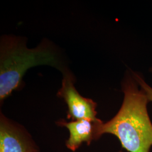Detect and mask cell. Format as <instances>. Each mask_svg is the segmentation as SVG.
Wrapping results in <instances>:
<instances>
[{"mask_svg":"<svg viewBox=\"0 0 152 152\" xmlns=\"http://www.w3.org/2000/svg\"><path fill=\"white\" fill-rule=\"evenodd\" d=\"M131 73L122 83L124 94L120 110L99 128L100 136L112 134L117 137L129 152H149L152 147V123L148 112L149 100Z\"/></svg>","mask_w":152,"mask_h":152,"instance_id":"obj_1","label":"cell"},{"mask_svg":"<svg viewBox=\"0 0 152 152\" xmlns=\"http://www.w3.org/2000/svg\"><path fill=\"white\" fill-rule=\"evenodd\" d=\"M48 65L64 72L67 70L60 55L48 42L29 49L20 38L6 36L0 46V102L20 87L26 72L37 65Z\"/></svg>","mask_w":152,"mask_h":152,"instance_id":"obj_2","label":"cell"},{"mask_svg":"<svg viewBox=\"0 0 152 152\" xmlns=\"http://www.w3.org/2000/svg\"><path fill=\"white\" fill-rule=\"evenodd\" d=\"M63 73L61 86L57 93L68 107L67 118L70 121L90 119L96 120L97 103L89 98L82 96L75 86V78L70 72Z\"/></svg>","mask_w":152,"mask_h":152,"instance_id":"obj_3","label":"cell"},{"mask_svg":"<svg viewBox=\"0 0 152 152\" xmlns=\"http://www.w3.org/2000/svg\"><path fill=\"white\" fill-rule=\"evenodd\" d=\"M0 152H40L39 147L23 125L0 112Z\"/></svg>","mask_w":152,"mask_h":152,"instance_id":"obj_4","label":"cell"},{"mask_svg":"<svg viewBox=\"0 0 152 152\" xmlns=\"http://www.w3.org/2000/svg\"><path fill=\"white\" fill-rule=\"evenodd\" d=\"M103 122L100 119L70 121L60 120L56 125L64 127L69 131V136L65 141L66 147L72 152H76L83 143L90 145L92 141H96L101 136L99 134V128Z\"/></svg>","mask_w":152,"mask_h":152,"instance_id":"obj_5","label":"cell"},{"mask_svg":"<svg viewBox=\"0 0 152 152\" xmlns=\"http://www.w3.org/2000/svg\"><path fill=\"white\" fill-rule=\"evenodd\" d=\"M131 73L137 84L146 94L149 102H152V87L147 83V82L144 81L142 77L137 73L134 72L133 71H131Z\"/></svg>","mask_w":152,"mask_h":152,"instance_id":"obj_6","label":"cell"},{"mask_svg":"<svg viewBox=\"0 0 152 152\" xmlns=\"http://www.w3.org/2000/svg\"><path fill=\"white\" fill-rule=\"evenodd\" d=\"M150 71H151V72H152V68H151L150 69Z\"/></svg>","mask_w":152,"mask_h":152,"instance_id":"obj_7","label":"cell"},{"mask_svg":"<svg viewBox=\"0 0 152 152\" xmlns=\"http://www.w3.org/2000/svg\"><path fill=\"white\" fill-rule=\"evenodd\" d=\"M122 152V151H118V152Z\"/></svg>","mask_w":152,"mask_h":152,"instance_id":"obj_8","label":"cell"}]
</instances>
